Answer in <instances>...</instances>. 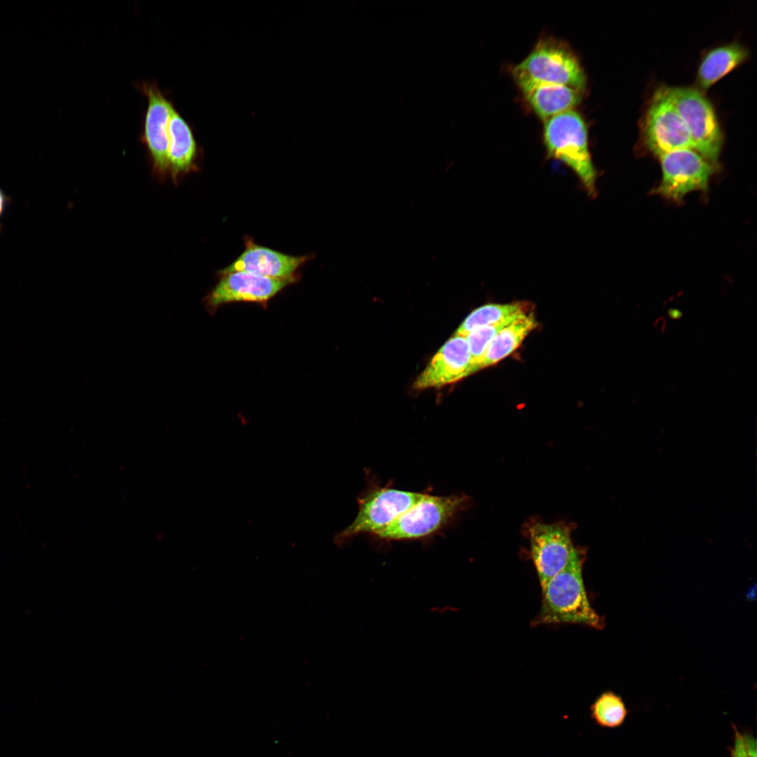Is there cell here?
Returning a JSON list of instances; mask_svg holds the SVG:
<instances>
[{
	"instance_id": "4fadbf2b",
	"label": "cell",
	"mask_w": 757,
	"mask_h": 757,
	"mask_svg": "<svg viewBox=\"0 0 757 757\" xmlns=\"http://www.w3.org/2000/svg\"><path fill=\"white\" fill-rule=\"evenodd\" d=\"M308 256L294 257L263 247L246 240L245 250L231 264L218 272L220 275L243 271L273 278H294L296 269L308 259Z\"/></svg>"
},
{
	"instance_id": "cb8c5ba5",
	"label": "cell",
	"mask_w": 757,
	"mask_h": 757,
	"mask_svg": "<svg viewBox=\"0 0 757 757\" xmlns=\"http://www.w3.org/2000/svg\"><path fill=\"white\" fill-rule=\"evenodd\" d=\"M668 315L673 320L680 319L683 314L682 312L677 308H670L668 311Z\"/></svg>"
},
{
	"instance_id": "ffe728a7",
	"label": "cell",
	"mask_w": 757,
	"mask_h": 757,
	"mask_svg": "<svg viewBox=\"0 0 757 757\" xmlns=\"http://www.w3.org/2000/svg\"><path fill=\"white\" fill-rule=\"evenodd\" d=\"M510 322L511 321L479 327L465 336L475 371L481 369L487 348L494 336Z\"/></svg>"
},
{
	"instance_id": "8992f818",
	"label": "cell",
	"mask_w": 757,
	"mask_h": 757,
	"mask_svg": "<svg viewBox=\"0 0 757 757\" xmlns=\"http://www.w3.org/2000/svg\"><path fill=\"white\" fill-rule=\"evenodd\" d=\"M667 89L688 130L694 150L716 164L723 138L711 103L695 88L667 87Z\"/></svg>"
},
{
	"instance_id": "52a82bcc",
	"label": "cell",
	"mask_w": 757,
	"mask_h": 757,
	"mask_svg": "<svg viewBox=\"0 0 757 757\" xmlns=\"http://www.w3.org/2000/svg\"><path fill=\"white\" fill-rule=\"evenodd\" d=\"M575 526L564 521L547 524L535 519L523 526L530 543V552L543 588L568 561L575 549L571 533Z\"/></svg>"
},
{
	"instance_id": "5bb4252c",
	"label": "cell",
	"mask_w": 757,
	"mask_h": 757,
	"mask_svg": "<svg viewBox=\"0 0 757 757\" xmlns=\"http://www.w3.org/2000/svg\"><path fill=\"white\" fill-rule=\"evenodd\" d=\"M516 82L534 112L544 121L574 109L580 103L583 93L562 85L525 79H518Z\"/></svg>"
},
{
	"instance_id": "e0dca14e",
	"label": "cell",
	"mask_w": 757,
	"mask_h": 757,
	"mask_svg": "<svg viewBox=\"0 0 757 757\" xmlns=\"http://www.w3.org/2000/svg\"><path fill=\"white\" fill-rule=\"evenodd\" d=\"M536 326L534 315L527 312L519 315L507 324L497 333L489 344L481 369L495 364L510 355Z\"/></svg>"
},
{
	"instance_id": "7402d4cb",
	"label": "cell",
	"mask_w": 757,
	"mask_h": 757,
	"mask_svg": "<svg viewBox=\"0 0 757 757\" xmlns=\"http://www.w3.org/2000/svg\"><path fill=\"white\" fill-rule=\"evenodd\" d=\"M732 757H748L744 749L742 734L737 730L735 731Z\"/></svg>"
},
{
	"instance_id": "6da1fadb",
	"label": "cell",
	"mask_w": 757,
	"mask_h": 757,
	"mask_svg": "<svg viewBox=\"0 0 757 757\" xmlns=\"http://www.w3.org/2000/svg\"><path fill=\"white\" fill-rule=\"evenodd\" d=\"M585 556L582 550L575 547L564 568L542 588L541 608L534 623H571L603 628L604 621L592 607L585 587Z\"/></svg>"
},
{
	"instance_id": "7a4b0ae2",
	"label": "cell",
	"mask_w": 757,
	"mask_h": 757,
	"mask_svg": "<svg viewBox=\"0 0 757 757\" xmlns=\"http://www.w3.org/2000/svg\"><path fill=\"white\" fill-rule=\"evenodd\" d=\"M543 140L548 156L571 169L587 195L595 197L598 174L589 149L587 126L580 114L572 109L545 121Z\"/></svg>"
},
{
	"instance_id": "3957f363",
	"label": "cell",
	"mask_w": 757,
	"mask_h": 757,
	"mask_svg": "<svg viewBox=\"0 0 757 757\" xmlns=\"http://www.w3.org/2000/svg\"><path fill=\"white\" fill-rule=\"evenodd\" d=\"M470 505L471 498L464 493H426L374 537L385 542L425 540L442 532Z\"/></svg>"
},
{
	"instance_id": "9c48e42d",
	"label": "cell",
	"mask_w": 757,
	"mask_h": 757,
	"mask_svg": "<svg viewBox=\"0 0 757 757\" xmlns=\"http://www.w3.org/2000/svg\"><path fill=\"white\" fill-rule=\"evenodd\" d=\"M662 180L657 192L679 201L688 193L706 189L714 164L693 149H677L658 156Z\"/></svg>"
},
{
	"instance_id": "30bf717a",
	"label": "cell",
	"mask_w": 757,
	"mask_h": 757,
	"mask_svg": "<svg viewBox=\"0 0 757 757\" xmlns=\"http://www.w3.org/2000/svg\"><path fill=\"white\" fill-rule=\"evenodd\" d=\"M296 278H268L238 271L221 275V279L203 299L211 313L222 304L235 301L266 302Z\"/></svg>"
},
{
	"instance_id": "7c38bea8",
	"label": "cell",
	"mask_w": 757,
	"mask_h": 757,
	"mask_svg": "<svg viewBox=\"0 0 757 757\" xmlns=\"http://www.w3.org/2000/svg\"><path fill=\"white\" fill-rule=\"evenodd\" d=\"M143 91L148 98L144 139L150 153L154 170L160 177L169 172V122L172 104L154 84H144Z\"/></svg>"
},
{
	"instance_id": "ac0fdd59",
	"label": "cell",
	"mask_w": 757,
	"mask_h": 757,
	"mask_svg": "<svg viewBox=\"0 0 757 757\" xmlns=\"http://www.w3.org/2000/svg\"><path fill=\"white\" fill-rule=\"evenodd\" d=\"M524 304H488L473 310L461 324L455 334L466 336L479 327L512 321L526 312Z\"/></svg>"
},
{
	"instance_id": "5b68a950",
	"label": "cell",
	"mask_w": 757,
	"mask_h": 757,
	"mask_svg": "<svg viewBox=\"0 0 757 757\" xmlns=\"http://www.w3.org/2000/svg\"><path fill=\"white\" fill-rule=\"evenodd\" d=\"M514 79L562 85L582 93L586 76L577 57L560 41L544 39L512 71Z\"/></svg>"
},
{
	"instance_id": "ba28073f",
	"label": "cell",
	"mask_w": 757,
	"mask_h": 757,
	"mask_svg": "<svg viewBox=\"0 0 757 757\" xmlns=\"http://www.w3.org/2000/svg\"><path fill=\"white\" fill-rule=\"evenodd\" d=\"M642 132L646 146L657 156L677 149H694L688 130L667 88L653 95L643 118Z\"/></svg>"
},
{
	"instance_id": "44dd1931",
	"label": "cell",
	"mask_w": 757,
	"mask_h": 757,
	"mask_svg": "<svg viewBox=\"0 0 757 757\" xmlns=\"http://www.w3.org/2000/svg\"><path fill=\"white\" fill-rule=\"evenodd\" d=\"M742 738L748 757H757L756 738L749 733L743 734Z\"/></svg>"
},
{
	"instance_id": "d6986e66",
	"label": "cell",
	"mask_w": 757,
	"mask_h": 757,
	"mask_svg": "<svg viewBox=\"0 0 757 757\" xmlns=\"http://www.w3.org/2000/svg\"><path fill=\"white\" fill-rule=\"evenodd\" d=\"M589 715L594 723L603 728L620 727L625 721L628 710L622 697L612 691H606L598 696L589 707Z\"/></svg>"
},
{
	"instance_id": "603a6c76",
	"label": "cell",
	"mask_w": 757,
	"mask_h": 757,
	"mask_svg": "<svg viewBox=\"0 0 757 757\" xmlns=\"http://www.w3.org/2000/svg\"><path fill=\"white\" fill-rule=\"evenodd\" d=\"M8 200L5 193L0 189V218L6 209Z\"/></svg>"
},
{
	"instance_id": "277c9868",
	"label": "cell",
	"mask_w": 757,
	"mask_h": 757,
	"mask_svg": "<svg viewBox=\"0 0 757 757\" xmlns=\"http://www.w3.org/2000/svg\"><path fill=\"white\" fill-rule=\"evenodd\" d=\"M426 493L371 484L357 498L358 512L355 519L335 535V543L342 545L362 534L376 536Z\"/></svg>"
},
{
	"instance_id": "8fae6325",
	"label": "cell",
	"mask_w": 757,
	"mask_h": 757,
	"mask_svg": "<svg viewBox=\"0 0 757 757\" xmlns=\"http://www.w3.org/2000/svg\"><path fill=\"white\" fill-rule=\"evenodd\" d=\"M475 372L466 338L454 334L416 378L413 388H440Z\"/></svg>"
},
{
	"instance_id": "2e32d148",
	"label": "cell",
	"mask_w": 757,
	"mask_h": 757,
	"mask_svg": "<svg viewBox=\"0 0 757 757\" xmlns=\"http://www.w3.org/2000/svg\"><path fill=\"white\" fill-rule=\"evenodd\" d=\"M747 49L733 42L714 48L702 57L699 65L697 81L707 89L743 63L748 57Z\"/></svg>"
},
{
	"instance_id": "9a60e30c",
	"label": "cell",
	"mask_w": 757,
	"mask_h": 757,
	"mask_svg": "<svg viewBox=\"0 0 757 757\" xmlns=\"http://www.w3.org/2000/svg\"><path fill=\"white\" fill-rule=\"evenodd\" d=\"M169 173L174 180L191 171L195 164L197 149L192 131L180 114L172 110L168 127Z\"/></svg>"
}]
</instances>
